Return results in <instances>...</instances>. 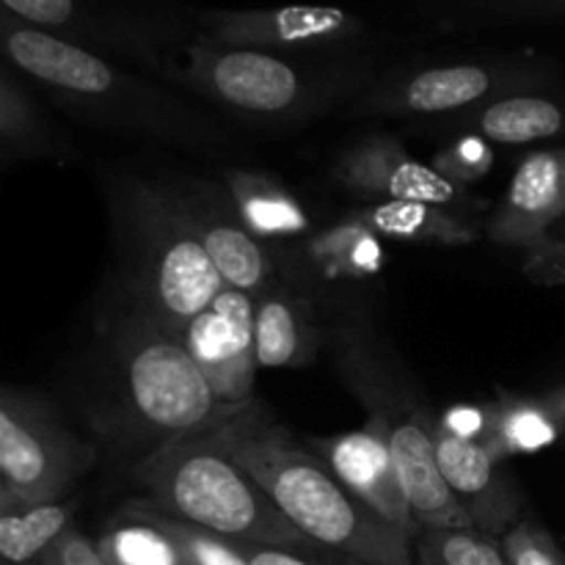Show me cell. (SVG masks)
I'll return each mask as SVG.
<instances>
[{"mask_svg": "<svg viewBox=\"0 0 565 565\" xmlns=\"http://www.w3.org/2000/svg\"><path fill=\"white\" fill-rule=\"evenodd\" d=\"M92 373L88 425L136 461L171 441L213 434L243 414L215 397L180 337L119 290L99 309Z\"/></svg>", "mask_w": 565, "mask_h": 565, "instance_id": "cell-1", "label": "cell"}, {"mask_svg": "<svg viewBox=\"0 0 565 565\" xmlns=\"http://www.w3.org/2000/svg\"><path fill=\"white\" fill-rule=\"evenodd\" d=\"M0 55L14 70L47 88L72 114L105 130L149 138L171 147H218L226 130L177 88L17 20L0 9Z\"/></svg>", "mask_w": 565, "mask_h": 565, "instance_id": "cell-2", "label": "cell"}, {"mask_svg": "<svg viewBox=\"0 0 565 565\" xmlns=\"http://www.w3.org/2000/svg\"><path fill=\"white\" fill-rule=\"evenodd\" d=\"M207 436L309 541L367 565H417L412 535L364 505L323 458L265 417L259 403Z\"/></svg>", "mask_w": 565, "mask_h": 565, "instance_id": "cell-3", "label": "cell"}, {"mask_svg": "<svg viewBox=\"0 0 565 565\" xmlns=\"http://www.w3.org/2000/svg\"><path fill=\"white\" fill-rule=\"evenodd\" d=\"M154 81L257 125H301L351 105L375 81L373 58H303L191 36L171 44Z\"/></svg>", "mask_w": 565, "mask_h": 565, "instance_id": "cell-4", "label": "cell"}, {"mask_svg": "<svg viewBox=\"0 0 565 565\" xmlns=\"http://www.w3.org/2000/svg\"><path fill=\"white\" fill-rule=\"evenodd\" d=\"M329 351L337 375L362 403L367 423L386 434L419 530H475L436 461L439 414L428 406L412 370L375 329L367 309L331 318Z\"/></svg>", "mask_w": 565, "mask_h": 565, "instance_id": "cell-5", "label": "cell"}, {"mask_svg": "<svg viewBox=\"0 0 565 565\" xmlns=\"http://www.w3.org/2000/svg\"><path fill=\"white\" fill-rule=\"evenodd\" d=\"M114 237L116 290L180 337L221 290L218 270L163 177L114 171L105 177Z\"/></svg>", "mask_w": 565, "mask_h": 565, "instance_id": "cell-6", "label": "cell"}, {"mask_svg": "<svg viewBox=\"0 0 565 565\" xmlns=\"http://www.w3.org/2000/svg\"><path fill=\"white\" fill-rule=\"evenodd\" d=\"M132 478L147 489V505L237 544H309L263 486L207 434L149 452L136 461Z\"/></svg>", "mask_w": 565, "mask_h": 565, "instance_id": "cell-7", "label": "cell"}, {"mask_svg": "<svg viewBox=\"0 0 565 565\" xmlns=\"http://www.w3.org/2000/svg\"><path fill=\"white\" fill-rule=\"evenodd\" d=\"M191 36L303 58H370L379 33L340 6H279V9H199L182 6Z\"/></svg>", "mask_w": 565, "mask_h": 565, "instance_id": "cell-8", "label": "cell"}, {"mask_svg": "<svg viewBox=\"0 0 565 565\" xmlns=\"http://www.w3.org/2000/svg\"><path fill=\"white\" fill-rule=\"evenodd\" d=\"M535 81L519 61L463 58L430 66H401L375 75L353 99V108L375 116H441L467 114L505 94L524 92Z\"/></svg>", "mask_w": 565, "mask_h": 565, "instance_id": "cell-9", "label": "cell"}, {"mask_svg": "<svg viewBox=\"0 0 565 565\" xmlns=\"http://www.w3.org/2000/svg\"><path fill=\"white\" fill-rule=\"evenodd\" d=\"M94 447L50 408L0 392V483L22 502H58L92 469Z\"/></svg>", "mask_w": 565, "mask_h": 565, "instance_id": "cell-10", "label": "cell"}, {"mask_svg": "<svg viewBox=\"0 0 565 565\" xmlns=\"http://www.w3.org/2000/svg\"><path fill=\"white\" fill-rule=\"evenodd\" d=\"M287 285L309 298L323 315L367 309L359 296L379 281L386 265V248L375 232L359 224L351 213L315 226L292 252L279 259Z\"/></svg>", "mask_w": 565, "mask_h": 565, "instance_id": "cell-11", "label": "cell"}, {"mask_svg": "<svg viewBox=\"0 0 565 565\" xmlns=\"http://www.w3.org/2000/svg\"><path fill=\"white\" fill-rule=\"evenodd\" d=\"M331 180L362 204L425 202L472 218L483 213L480 199L463 185L445 180L430 163L414 158L390 132H370L342 149L331 169Z\"/></svg>", "mask_w": 565, "mask_h": 565, "instance_id": "cell-12", "label": "cell"}, {"mask_svg": "<svg viewBox=\"0 0 565 565\" xmlns=\"http://www.w3.org/2000/svg\"><path fill=\"white\" fill-rule=\"evenodd\" d=\"M171 196L191 221L210 263L218 270L224 287L259 298L281 281L276 259L237 215L224 185L202 177H163Z\"/></svg>", "mask_w": 565, "mask_h": 565, "instance_id": "cell-13", "label": "cell"}, {"mask_svg": "<svg viewBox=\"0 0 565 565\" xmlns=\"http://www.w3.org/2000/svg\"><path fill=\"white\" fill-rule=\"evenodd\" d=\"M188 356L207 379L224 406L246 412L254 406L257 348H254V298L224 287L180 331Z\"/></svg>", "mask_w": 565, "mask_h": 565, "instance_id": "cell-14", "label": "cell"}, {"mask_svg": "<svg viewBox=\"0 0 565 565\" xmlns=\"http://www.w3.org/2000/svg\"><path fill=\"white\" fill-rule=\"evenodd\" d=\"M309 450L323 458L337 478L359 497L367 508H373L381 519L395 524L397 530L412 539L419 535V524L408 505L401 472H397L395 452H392L386 434L373 423L364 428L348 430L334 436H312Z\"/></svg>", "mask_w": 565, "mask_h": 565, "instance_id": "cell-15", "label": "cell"}, {"mask_svg": "<svg viewBox=\"0 0 565 565\" xmlns=\"http://www.w3.org/2000/svg\"><path fill=\"white\" fill-rule=\"evenodd\" d=\"M436 461L447 489L463 508L478 533L502 539L522 522L524 494L505 461L497 458L483 441H463L436 434Z\"/></svg>", "mask_w": 565, "mask_h": 565, "instance_id": "cell-16", "label": "cell"}, {"mask_svg": "<svg viewBox=\"0 0 565 565\" xmlns=\"http://www.w3.org/2000/svg\"><path fill=\"white\" fill-rule=\"evenodd\" d=\"M561 218H565V149H539L516 166L505 196L483 221V232L497 246L527 252L544 243Z\"/></svg>", "mask_w": 565, "mask_h": 565, "instance_id": "cell-17", "label": "cell"}, {"mask_svg": "<svg viewBox=\"0 0 565 565\" xmlns=\"http://www.w3.org/2000/svg\"><path fill=\"white\" fill-rule=\"evenodd\" d=\"M329 342L323 312L285 279L254 298V348L259 370L307 367Z\"/></svg>", "mask_w": 565, "mask_h": 565, "instance_id": "cell-18", "label": "cell"}, {"mask_svg": "<svg viewBox=\"0 0 565 565\" xmlns=\"http://www.w3.org/2000/svg\"><path fill=\"white\" fill-rule=\"evenodd\" d=\"M221 185L246 230L274 254L276 263L318 226L307 204L274 177L246 169H226L221 174Z\"/></svg>", "mask_w": 565, "mask_h": 565, "instance_id": "cell-19", "label": "cell"}, {"mask_svg": "<svg viewBox=\"0 0 565 565\" xmlns=\"http://www.w3.org/2000/svg\"><path fill=\"white\" fill-rule=\"evenodd\" d=\"M348 213L375 232L381 241L417 243V246H469L483 232V224L472 215L425 202L362 204Z\"/></svg>", "mask_w": 565, "mask_h": 565, "instance_id": "cell-20", "label": "cell"}, {"mask_svg": "<svg viewBox=\"0 0 565 565\" xmlns=\"http://www.w3.org/2000/svg\"><path fill=\"white\" fill-rule=\"evenodd\" d=\"M463 130L486 138L489 143H505V147H522V143L552 138L565 130V108L561 103L541 94L513 92L497 97L463 114L458 121Z\"/></svg>", "mask_w": 565, "mask_h": 565, "instance_id": "cell-21", "label": "cell"}, {"mask_svg": "<svg viewBox=\"0 0 565 565\" xmlns=\"http://www.w3.org/2000/svg\"><path fill=\"white\" fill-rule=\"evenodd\" d=\"M486 412H489V430H486L483 445L502 461L546 450L563 434L561 419L544 395L533 397L502 392L497 401L486 403Z\"/></svg>", "mask_w": 565, "mask_h": 565, "instance_id": "cell-22", "label": "cell"}, {"mask_svg": "<svg viewBox=\"0 0 565 565\" xmlns=\"http://www.w3.org/2000/svg\"><path fill=\"white\" fill-rule=\"evenodd\" d=\"M105 565H188L185 555L147 502H132L97 541Z\"/></svg>", "mask_w": 565, "mask_h": 565, "instance_id": "cell-23", "label": "cell"}, {"mask_svg": "<svg viewBox=\"0 0 565 565\" xmlns=\"http://www.w3.org/2000/svg\"><path fill=\"white\" fill-rule=\"evenodd\" d=\"M72 502H39L0 513V563L31 565L72 527Z\"/></svg>", "mask_w": 565, "mask_h": 565, "instance_id": "cell-24", "label": "cell"}, {"mask_svg": "<svg viewBox=\"0 0 565 565\" xmlns=\"http://www.w3.org/2000/svg\"><path fill=\"white\" fill-rule=\"evenodd\" d=\"M50 149V130L20 83L0 66V158H28Z\"/></svg>", "mask_w": 565, "mask_h": 565, "instance_id": "cell-25", "label": "cell"}, {"mask_svg": "<svg viewBox=\"0 0 565 565\" xmlns=\"http://www.w3.org/2000/svg\"><path fill=\"white\" fill-rule=\"evenodd\" d=\"M414 557L417 565H508L502 541L478 530H419Z\"/></svg>", "mask_w": 565, "mask_h": 565, "instance_id": "cell-26", "label": "cell"}, {"mask_svg": "<svg viewBox=\"0 0 565 565\" xmlns=\"http://www.w3.org/2000/svg\"><path fill=\"white\" fill-rule=\"evenodd\" d=\"M154 513L163 522V527L169 530L171 539L177 541L188 565H248L243 544H237V541L210 533V530L196 527V524L180 522V519L169 516V513L158 511V508H154Z\"/></svg>", "mask_w": 565, "mask_h": 565, "instance_id": "cell-27", "label": "cell"}, {"mask_svg": "<svg viewBox=\"0 0 565 565\" xmlns=\"http://www.w3.org/2000/svg\"><path fill=\"white\" fill-rule=\"evenodd\" d=\"M430 166H434L445 180L467 188L472 185V182L489 177V171L494 169V152H491V143L486 141V138L467 132V136H458L450 147L436 152Z\"/></svg>", "mask_w": 565, "mask_h": 565, "instance_id": "cell-28", "label": "cell"}, {"mask_svg": "<svg viewBox=\"0 0 565 565\" xmlns=\"http://www.w3.org/2000/svg\"><path fill=\"white\" fill-rule=\"evenodd\" d=\"M508 565H565L563 550L552 539L550 530L533 519H522L502 535Z\"/></svg>", "mask_w": 565, "mask_h": 565, "instance_id": "cell-29", "label": "cell"}, {"mask_svg": "<svg viewBox=\"0 0 565 565\" xmlns=\"http://www.w3.org/2000/svg\"><path fill=\"white\" fill-rule=\"evenodd\" d=\"M0 9L28 25L72 39L77 28V14H81V0H0Z\"/></svg>", "mask_w": 565, "mask_h": 565, "instance_id": "cell-30", "label": "cell"}, {"mask_svg": "<svg viewBox=\"0 0 565 565\" xmlns=\"http://www.w3.org/2000/svg\"><path fill=\"white\" fill-rule=\"evenodd\" d=\"M248 565H367L351 555L320 546L315 541L298 546H254L243 544Z\"/></svg>", "mask_w": 565, "mask_h": 565, "instance_id": "cell-31", "label": "cell"}, {"mask_svg": "<svg viewBox=\"0 0 565 565\" xmlns=\"http://www.w3.org/2000/svg\"><path fill=\"white\" fill-rule=\"evenodd\" d=\"M39 565H105L103 552L94 544L92 539L81 533V530L72 524L64 533L58 535L53 546L42 555Z\"/></svg>", "mask_w": 565, "mask_h": 565, "instance_id": "cell-32", "label": "cell"}, {"mask_svg": "<svg viewBox=\"0 0 565 565\" xmlns=\"http://www.w3.org/2000/svg\"><path fill=\"white\" fill-rule=\"evenodd\" d=\"M439 430L463 441H483L489 430V412L486 406H467V403L452 406L439 414Z\"/></svg>", "mask_w": 565, "mask_h": 565, "instance_id": "cell-33", "label": "cell"}, {"mask_svg": "<svg viewBox=\"0 0 565 565\" xmlns=\"http://www.w3.org/2000/svg\"><path fill=\"white\" fill-rule=\"evenodd\" d=\"M524 268L535 281H546V285L565 281V243L546 237L539 246L527 248V265Z\"/></svg>", "mask_w": 565, "mask_h": 565, "instance_id": "cell-34", "label": "cell"}, {"mask_svg": "<svg viewBox=\"0 0 565 565\" xmlns=\"http://www.w3.org/2000/svg\"><path fill=\"white\" fill-rule=\"evenodd\" d=\"M544 397H546V403H550V406L555 408L557 419H561V425H563V430H565V384L557 386V390L546 392Z\"/></svg>", "mask_w": 565, "mask_h": 565, "instance_id": "cell-35", "label": "cell"}]
</instances>
